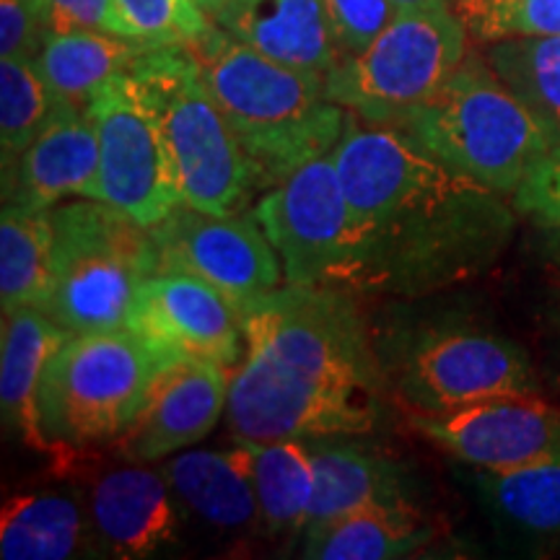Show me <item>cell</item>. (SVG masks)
Instances as JSON below:
<instances>
[{"label": "cell", "mask_w": 560, "mask_h": 560, "mask_svg": "<svg viewBox=\"0 0 560 560\" xmlns=\"http://www.w3.org/2000/svg\"><path fill=\"white\" fill-rule=\"evenodd\" d=\"M332 159L350 210L335 289L420 296L478 276L511 240L503 195L444 166L400 128L348 120Z\"/></svg>", "instance_id": "1"}, {"label": "cell", "mask_w": 560, "mask_h": 560, "mask_svg": "<svg viewBox=\"0 0 560 560\" xmlns=\"http://www.w3.org/2000/svg\"><path fill=\"white\" fill-rule=\"evenodd\" d=\"M244 346L226 405L236 444L361 436L376 425L382 376L340 289L285 283L268 293L244 314Z\"/></svg>", "instance_id": "2"}, {"label": "cell", "mask_w": 560, "mask_h": 560, "mask_svg": "<svg viewBox=\"0 0 560 560\" xmlns=\"http://www.w3.org/2000/svg\"><path fill=\"white\" fill-rule=\"evenodd\" d=\"M187 50L255 166L257 185H278L330 153L346 132L348 112L327 100L322 73L272 60L221 26Z\"/></svg>", "instance_id": "3"}, {"label": "cell", "mask_w": 560, "mask_h": 560, "mask_svg": "<svg viewBox=\"0 0 560 560\" xmlns=\"http://www.w3.org/2000/svg\"><path fill=\"white\" fill-rule=\"evenodd\" d=\"M425 153L499 195H514L552 138L486 55L465 60L400 125Z\"/></svg>", "instance_id": "4"}, {"label": "cell", "mask_w": 560, "mask_h": 560, "mask_svg": "<svg viewBox=\"0 0 560 560\" xmlns=\"http://www.w3.org/2000/svg\"><path fill=\"white\" fill-rule=\"evenodd\" d=\"M125 75L156 122L182 202L206 213H236L257 187V174L192 52L145 47Z\"/></svg>", "instance_id": "5"}, {"label": "cell", "mask_w": 560, "mask_h": 560, "mask_svg": "<svg viewBox=\"0 0 560 560\" xmlns=\"http://www.w3.org/2000/svg\"><path fill=\"white\" fill-rule=\"evenodd\" d=\"M52 289L42 312L70 335L125 327L140 285L159 272L151 229L102 200L50 208Z\"/></svg>", "instance_id": "6"}, {"label": "cell", "mask_w": 560, "mask_h": 560, "mask_svg": "<svg viewBox=\"0 0 560 560\" xmlns=\"http://www.w3.org/2000/svg\"><path fill=\"white\" fill-rule=\"evenodd\" d=\"M170 363V355L130 327L70 335L39 384L45 444L86 446L120 436Z\"/></svg>", "instance_id": "7"}, {"label": "cell", "mask_w": 560, "mask_h": 560, "mask_svg": "<svg viewBox=\"0 0 560 560\" xmlns=\"http://www.w3.org/2000/svg\"><path fill=\"white\" fill-rule=\"evenodd\" d=\"M467 34L450 5L397 11L366 50L325 75L327 100L366 125L400 128L465 60Z\"/></svg>", "instance_id": "8"}, {"label": "cell", "mask_w": 560, "mask_h": 560, "mask_svg": "<svg viewBox=\"0 0 560 560\" xmlns=\"http://www.w3.org/2000/svg\"><path fill=\"white\" fill-rule=\"evenodd\" d=\"M86 112L100 136V187L94 200L107 202L138 226H159L182 206V192L156 122L128 75L109 81Z\"/></svg>", "instance_id": "9"}, {"label": "cell", "mask_w": 560, "mask_h": 560, "mask_svg": "<svg viewBox=\"0 0 560 560\" xmlns=\"http://www.w3.org/2000/svg\"><path fill=\"white\" fill-rule=\"evenodd\" d=\"M159 270H177L206 280L247 314L257 301L280 289L278 252L260 221L240 213H206L177 206L151 229Z\"/></svg>", "instance_id": "10"}, {"label": "cell", "mask_w": 560, "mask_h": 560, "mask_svg": "<svg viewBox=\"0 0 560 560\" xmlns=\"http://www.w3.org/2000/svg\"><path fill=\"white\" fill-rule=\"evenodd\" d=\"M255 219L276 247L289 285H332L350 229L332 151L301 164L257 202Z\"/></svg>", "instance_id": "11"}, {"label": "cell", "mask_w": 560, "mask_h": 560, "mask_svg": "<svg viewBox=\"0 0 560 560\" xmlns=\"http://www.w3.org/2000/svg\"><path fill=\"white\" fill-rule=\"evenodd\" d=\"M400 387L423 412L540 392L527 350L480 330L429 332L402 361Z\"/></svg>", "instance_id": "12"}, {"label": "cell", "mask_w": 560, "mask_h": 560, "mask_svg": "<svg viewBox=\"0 0 560 560\" xmlns=\"http://www.w3.org/2000/svg\"><path fill=\"white\" fill-rule=\"evenodd\" d=\"M412 429L478 472L560 457V410L540 392L506 395L444 412H412Z\"/></svg>", "instance_id": "13"}, {"label": "cell", "mask_w": 560, "mask_h": 560, "mask_svg": "<svg viewBox=\"0 0 560 560\" xmlns=\"http://www.w3.org/2000/svg\"><path fill=\"white\" fill-rule=\"evenodd\" d=\"M125 327L143 335L172 361L198 359L234 366L242 355L240 306L187 272H153L136 293Z\"/></svg>", "instance_id": "14"}, {"label": "cell", "mask_w": 560, "mask_h": 560, "mask_svg": "<svg viewBox=\"0 0 560 560\" xmlns=\"http://www.w3.org/2000/svg\"><path fill=\"white\" fill-rule=\"evenodd\" d=\"M231 366L215 361L182 359L156 376L138 416L120 433V454L128 462H151L198 444L226 412Z\"/></svg>", "instance_id": "15"}, {"label": "cell", "mask_w": 560, "mask_h": 560, "mask_svg": "<svg viewBox=\"0 0 560 560\" xmlns=\"http://www.w3.org/2000/svg\"><path fill=\"white\" fill-rule=\"evenodd\" d=\"M100 187V136L86 107L55 104L50 120L32 145L3 170L5 202L50 210L62 198H96Z\"/></svg>", "instance_id": "16"}, {"label": "cell", "mask_w": 560, "mask_h": 560, "mask_svg": "<svg viewBox=\"0 0 560 560\" xmlns=\"http://www.w3.org/2000/svg\"><path fill=\"white\" fill-rule=\"evenodd\" d=\"M177 503L164 472L130 462L96 480L91 527L109 556L149 558L177 537Z\"/></svg>", "instance_id": "17"}, {"label": "cell", "mask_w": 560, "mask_h": 560, "mask_svg": "<svg viewBox=\"0 0 560 560\" xmlns=\"http://www.w3.org/2000/svg\"><path fill=\"white\" fill-rule=\"evenodd\" d=\"M213 21L291 68L327 75L340 60L325 0H226Z\"/></svg>", "instance_id": "18"}, {"label": "cell", "mask_w": 560, "mask_h": 560, "mask_svg": "<svg viewBox=\"0 0 560 560\" xmlns=\"http://www.w3.org/2000/svg\"><path fill=\"white\" fill-rule=\"evenodd\" d=\"M306 446L317 475L306 527L355 509L405 503L408 499V480L402 467L384 454L353 444L348 436L306 439Z\"/></svg>", "instance_id": "19"}, {"label": "cell", "mask_w": 560, "mask_h": 560, "mask_svg": "<svg viewBox=\"0 0 560 560\" xmlns=\"http://www.w3.org/2000/svg\"><path fill=\"white\" fill-rule=\"evenodd\" d=\"M161 472L166 475L182 506L198 514L210 527L249 529L262 522L244 444H236V450L229 452H182L166 459Z\"/></svg>", "instance_id": "20"}, {"label": "cell", "mask_w": 560, "mask_h": 560, "mask_svg": "<svg viewBox=\"0 0 560 560\" xmlns=\"http://www.w3.org/2000/svg\"><path fill=\"white\" fill-rule=\"evenodd\" d=\"M68 338L70 332L55 325L37 306H21L3 314V359H0L3 420L39 450L47 446L39 429V384L47 363Z\"/></svg>", "instance_id": "21"}, {"label": "cell", "mask_w": 560, "mask_h": 560, "mask_svg": "<svg viewBox=\"0 0 560 560\" xmlns=\"http://www.w3.org/2000/svg\"><path fill=\"white\" fill-rule=\"evenodd\" d=\"M304 558L392 560L425 548L436 529L408 503H376L306 527Z\"/></svg>", "instance_id": "22"}, {"label": "cell", "mask_w": 560, "mask_h": 560, "mask_svg": "<svg viewBox=\"0 0 560 560\" xmlns=\"http://www.w3.org/2000/svg\"><path fill=\"white\" fill-rule=\"evenodd\" d=\"M145 45L104 32H52L37 62L42 79L60 102L89 107L100 91L122 75Z\"/></svg>", "instance_id": "23"}, {"label": "cell", "mask_w": 560, "mask_h": 560, "mask_svg": "<svg viewBox=\"0 0 560 560\" xmlns=\"http://www.w3.org/2000/svg\"><path fill=\"white\" fill-rule=\"evenodd\" d=\"M55 229L50 210L3 202L0 215V301L3 314L37 306L52 289Z\"/></svg>", "instance_id": "24"}, {"label": "cell", "mask_w": 560, "mask_h": 560, "mask_svg": "<svg viewBox=\"0 0 560 560\" xmlns=\"http://www.w3.org/2000/svg\"><path fill=\"white\" fill-rule=\"evenodd\" d=\"M81 506L60 493L13 495L0 511V558L66 560L81 550Z\"/></svg>", "instance_id": "25"}, {"label": "cell", "mask_w": 560, "mask_h": 560, "mask_svg": "<svg viewBox=\"0 0 560 560\" xmlns=\"http://www.w3.org/2000/svg\"><path fill=\"white\" fill-rule=\"evenodd\" d=\"M262 524L270 532L306 529L314 501V462L306 439L244 444Z\"/></svg>", "instance_id": "26"}, {"label": "cell", "mask_w": 560, "mask_h": 560, "mask_svg": "<svg viewBox=\"0 0 560 560\" xmlns=\"http://www.w3.org/2000/svg\"><path fill=\"white\" fill-rule=\"evenodd\" d=\"M486 58L560 143V37L493 42Z\"/></svg>", "instance_id": "27"}, {"label": "cell", "mask_w": 560, "mask_h": 560, "mask_svg": "<svg viewBox=\"0 0 560 560\" xmlns=\"http://www.w3.org/2000/svg\"><path fill=\"white\" fill-rule=\"evenodd\" d=\"M478 486L499 514L535 535L560 532V457H548L514 470L478 472Z\"/></svg>", "instance_id": "28"}, {"label": "cell", "mask_w": 560, "mask_h": 560, "mask_svg": "<svg viewBox=\"0 0 560 560\" xmlns=\"http://www.w3.org/2000/svg\"><path fill=\"white\" fill-rule=\"evenodd\" d=\"M60 100L42 79L37 62L26 58L0 60V149L3 170L32 145Z\"/></svg>", "instance_id": "29"}, {"label": "cell", "mask_w": 560, "mask_h": 560, "mask_svg": "<svg viewBox=\"0 0 560 560\" xmlns=\"http://www.w3.org/2000/svg\"><path fill=\"white\" fill-rule=\"evenodd\" d=\"M454 11L475 39L560 37V0H454Z\"/></svg>", "instance_id": "30"}, {"label": "cell", "mask_w": 560, "mask_h": 560, "mask_svg": "<svg viewBox=\"0 0 560 560\" xmlns=\"http://www.w3.org/2000/svg\"><path fill=\"white\" fill-rule=\"evenodd\" d=\"M125 39L145 47H192L210 32L195 0H115Z\"/></svg>", "instance_id": "31"}, {"label": "cell", "mask_w": 560, "mask_h": 560, "mask_svg": "<svg viewBox=\"0 0 560 560\" xmlns=\"http://www.w3.org/2000/svg\"><path fill=\"white\" fill-rule=\"evenodd\" d=\"M325 5L340 58L366 50L397 13L392 0H325Z\"/></svg>", "instance_id": "32"}, {"label": "cell", "mask_w": 560, "mask_h": 560, "mask_svg": "<svg viewBox=\"0 0 560 560\" xmlns=\"http://www.w3.org/2000/svg\"><path fill=\"white\" fill-rule=\"evenodd\" d=\"M52 34L47 0H0V55L34 60Z\"/></svg>", "instance_id": "33"}, {"label": "cell", "mask_w": 560, "mask_h": 560, "mask_svg": "<svg viewBox=\"0 0 560 560\" xmlns=\"http://www.w3.org/2000/svg\"><path fill=\"white\" fill-rule=\"evenodd\" d=\"M514 206L560 234V143L545 153L514 192Z\"/></svg>", "instance_id": "34"}, {"label": "cell", "mask_w": 560, "mask_h": 560, "mask_svg": "<svg viewBox=\"0 0 560 560\" xmlns=\"http://www.w3.org/2000/svg\"><path fill=\"white\" fill-rule=\"evenodd\" d=\"M52 32H104L125 37L115 0H47Z\"/></svg>", "instance_id": "35"}, {"label": "cell", "mask_w": 560, "mask_h": 560, "mask_svg": "<svg viewBox=\"0 0 560 560\" xmlns=\"http://www.w3.org/2000/svg\"><path fill=\"white\" fill-rule=\"evenodd\" d=\"M556 268H552L550 285H552V317H556L558 332H560V257H556Z\"/></svg>", "instance_id": "36"}, {"label": "cell", "mask_w": 560, "mask_h": 560, "mask_svg": "<svg viewBox=\"0 0 560 560\" xmlns=\"http://www.w3.org/2000/svg\"><path fill=\"white\" fill-rule=\"evenodd\" d=\"M397 11H412V9H431V5H454V0H392Z\"/></svg>", "instance_id": "37"}, {"label": "cell", "mask_w": 560, "mask_h": 560, "mask_svg": "<svg viewBox=\"0 0 560 560\" xmlns=\"http://www.w3.org/2000/svg\"><path fill=\"white\" fill-rule=\"evenodd\" d=\"M195 3H198L200 9L208 13L210 19H215V16H219V11L223 9V5H226V0H195Z\"/></svg>", "instance_id": "38"}]
</instances>
